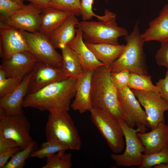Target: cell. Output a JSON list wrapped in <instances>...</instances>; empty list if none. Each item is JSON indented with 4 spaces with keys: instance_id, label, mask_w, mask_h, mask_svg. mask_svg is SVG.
<instances>
[{
    "instance_id": "83f0119b",
    "label": "cell",
    "mask_w": 168,
    "mask_h": 168,
    "mask_svg": "<svg viewBox=\"0 0 168 168\" xmlns=\"http://www.w3.org/2000/svg\"><path fill=\"white\" fill-rule=\"evenodd\" d=\"M68 149L59 143L47 141L43 142L40 148L32 154L31 157L42 159L62 150Z\"/></svg>"
},
{
    "instance_id": "d590c367",
    "label": "cell",
    "mask_w": 168,
    "mask_h": 168,
    "mask_svg": "<svg viewBox=\"0 0 168 168\" xmlns=\"http://www.w3.org/2000/svg\"><path fill=\"white\" fill-rule=\"evenodd\" d=\"M156 86L159 89V93L161 97L168 102V70L166 72L165 77L160 79Z\"/></svg>"
},
{
    "instance_id": "8992f818",
    "label": "cell",
    "mask_w": 168,
    "mask_h": 168,
    "mask_svg": "<svg viewBox=\"0 0 168 168\" xmlns=\"http://www.w3.org/2000/svg\"><path fill=\"white\" fill-rule=\"evenodd\" d=\"M92 123L105 139L112 152L119 154L124 149V134L119 121L109 113L92 108L89 111Z\"/></svg>"
},
{
    "instance_id": "4316f807",
    "label": "cell",
    "mask_w": 168,
    "mask_h": 168,
    "mask_svg": "<svg viewBox=\"0 0 168 168\" xmlns=\"http://www.w3.org/2000/svg\"><path fill=\"white\" fill-rule=\"evenodd\" d=\"M62 150L48 157L42 168H70L72 166V154Z\"/></svg>"
},
{
    "instance_id": "f546056e",
    "label": "cell",
    "mask_w": 168,
    "mask_h": 168,
    "mask_svg": "<svg viewBox=\"0 0 168 168\" xmlns=\"http://www.w3.org/2000/svg\"><path fill=\"white\" fill-rule=\"evenodd\" d=\"M52 7L73 14L81 16V0H49Z\"/></svg>"
},
{
    "instance_id": "1f68e13d",
    "label": "cell",
    "mask_w": 168,
    "mask_h": 168,
    "mask_svg": "<svg viewBox=\"0 0 168 168\" xmlns=\"http://www.w3.org/2000/svg\"><path fill=\"white\" fill-rule=\"evenodd\" d=\"M130 72L124 70L118 72H111L110 76L112 82L118 91L128 86Z\"/></svg>"
},
{
    "instance_id": "60d3db41",
    "label": "cell",
    "mask_w": 168,
    "mask_h": 168,
    "mask_svg": "<svg viewBox=\"0 0 168 168\" xmlns=\"http://www.w3.org/2000/svg\"><path fill=\"white\" fill-rule=\"evenodd\" d=\"M13 1L21 4H24V2L25 0H12Z\"/></svg>"
},
{
    "instance_id": "d4e9b609",
    "label": "cell",
    "mask_w": 168,
    "mask_h": 168,
    "mask_svg": "<svg viewBox=\"0 0 168 168\" xmlns=\"http://www.w3.org/2000/svg\"><path fill=\"white\" fill-rule=\"evenodd\" d=\"M128 86L131 89L159 93V89L153 85L151 77L148 75L130 73Z\"/></svg>"
},
{
    "instance_id": "52a82bcc",
    "label": "cell",
    "mask_w": 168,
    "mask_h": 168,
    "mask_svg": "<svg viewBox=\"0 0 168 168\" xmlns=\"http://www.w3.org/2000/svg\"><path fill=\"white\" fill-rule=\"evenodd\" d=\"M118 121L123 131L126 148L122 154H112L111 158L117 166L139 167L142 163L145 148L137 135L138 131L129 127L124 120Z\"/></svg>"
},
{
    "instance_id": "ba28073f",
    "label": "cell",
    "mask_w": 168,
    "mask_h": 168,
    "mask_svg": "<svg viewBox=\"0 0 168 168\" xmlns=\"http://www.w3.org/2000/svg\"><path fill=\"white\" fill-rule=\"evenodd\" d=\"M118 91L124 121L132 128L137 126L138 132L145 133L148 127L147 116L131 89L127 86Z\"/></svg>"
},
{
    "instance_id": "9a60e30c",
    "label": "cell",
    "mask_w": 168,
    "mask_h": 168,
    "mask_svg": "<svg viewBox=\"0 0 168 168\" xmlns=\"http://www.w3.org/2000/svg\"><path fill=\"white\" fill-rule=\"evenodd\" d=\"M38 60L28 50L16 53L7 60H3L0 68L5 72L7 77H16L23 79L33 69Z\"/></svg>"
},
{
    "instance_id": "5b68a950",
    "label": "cell",
    "mask_w": 168,
    "mask_h": 168,
    "mask_svg": "<svg viewBox=\"0 0 168 168\" xmlns=\"http://www.w3.org/2000/svg\"><path fill=\"white\" fill-rule=\"evenodd\" d=\"M68 111L49 112L45 127L47 141L56 142L68 149L79 150L82 141Z\"/></svg>"
},
{
    "instance_id": "30bf717a",
    "label": "cell",
    "mask_w": 168,
    "mask_h": 168,
    "mask_svg": "<svg viewBox=\"0 0 168 168\" xmlns=\"http://www.w3.org/2000/svg\"><path fill=\"white\" fill-rule=\"evenodd\" d=\"M22 32L26 40L28 51L38 60L55 67L63 68L62 55L57 51L48 36L39 31Z\"/></svg>"
},
{
    "instance_id": "74e56055",
    "label": "cell",
    "mask_w": 168,
    "mask_h": 168,
    "mask_svg": "<svg viewBox=\"0 0 168 168\" xmlns=\"http://www.w3.org/2000/svg\"><path fill=\"white\" fill-rule=\"evenodd\" d=\"M17 147L13 140L0 136V153Z\"/></svg>"
},
{
    "instance_id": "e0dca14e",
    "label": "cell",
    "mask_w": 168,
    "mask_h": 168,
    "mask_svg": "<svg viewBox=\"0 0 168 168\" xmlns=\"http://www.w3.org/2000/svg\"><path fill=\"white\" fill-rule=\"evenodd\" d=\"M137 135L148 155L168 148V125L161 123L148 133L138 132Z\"/></svg>"
},
{
    "instance_id": "5bb4252c",
    "label": "cell",
    "mask_w": 168,
    "mask_h": 168,
    "mask_svg": "<svg viewBox=\"0 0 168 168\" xmlns=\"http://www.w3.org/2000/svg\"><path fill=\"white\" fill-rule=\"evenodd\" d=\"M68 77L63 68L55 67L38 60L32 70L28 94L36 92L51 83Z\"/></svg>"
},
{
    "instance_id": "603a6c76",
    "label": "cell",
    "mask_w": 168,
    "mask_h": 168,
    "mask_svg": "<svg viewBox=\"0 0 168 168\" xmlns=\"http://www.w3.org/2000/svg\"><path fill=\"white\" fill-rule=\"evenodd\" d=\"M85 42L96 58L109 67L120 56L125 47V45L119 44Z\"/></svg>"
},
{
    "instance_id": "9c48e42d",
    "label": "cell",
    "mask_w": 168,
    "mask_h": 168,
    "mask_svg": "<svg viewBox=\"0 0 168 168\" xmlns=\"http://www.w3.org/2000/svg\"><path fill=\"white\" fill-rule=\"evenodd\" d=\"M30 124L23 114H6L0 118V136L14 141L22 150L33 141Z\"/></svg>"
},
{
    "instance_id": "7c38bea8",
    "label": "cell",
    "mask_w": 168,
    "mask_h": 168,
    "mask_svg": "<svg viewBox=\"0 0 168 168\" xmlns=\"http://www.w3.org/2000/svg\"><path fill=\"white\" fill-rule=\"evenodd\" d=\"M0 55L7 60L18 52L28 50V46L22 31L3 21L0 24Z\"/></svg>"
},
{
    "instance_id": "f35d334b",
    "label": "cell",
    "mask_w": 168,
    "mask_h": 168,
    "mask_svg": "<svg viewBox=\"0 0 168 168\" xmlns=\"http://www.w3.org/2000/svg\"><path fill=\"white\" fill-rule=\"evenodd\" d=\"M29 2L30 3L40 9L51 7L49 0H25Z\"/></svg>"
},
{
    "instance_id": "836d02e7",
    "label": "cell",
    "mask_w": 168,
    "mask_h": 168,
    "mask_svg": "<svg viewBox=\"0 0 168 168\" xmlns=\"http://www.w3.org/2000/svg\"><path fill=\"white\" fill-rule=\"evenodd\" d=\"M94 0H81V16L83 21H89L93 17H96L99 20L101 16L94 13L92 10V6Z\"/></svg>"
},
{
    "instance_id": "3957f363",
    "label": "cell",
    "mask_w": 168,
    "mask_h": 168,
    "mask_svg": "<svg viewBox=\"0 0 168 168\" xmlns=\"http://www.w3.org/2000/svg\"><path fill=\"white\" fill-rule=\"evenodd\" d=\"M75 27L82 31L85 42L92 43L119 44L118 39L128 34L125 28L118 26L116 15L107 9L98 21H79Z\"/></svg>"
},
{
    "instance_id": "6da1fadb",
    "label": "cell",
    "mask_w": 168,
    "mask_h": 168,
    "mask_svg": "<svg viewBox=\"0 0 168 168\" xmlns=\"http://www.w3.org/2000/svg\"><path fill=\"white\" fill-rule=\"evenodd\" d=\"M77 79L68 77L25 96L23 106L50 112L68 111L76 93Z\"/></svg>"
},
{
    "instance_id": "484cf974",
    "label": "cell",
    "mask_w": 168,
    "mask_h": 168,
    "mask_svg": "<svg viewBox=\"0 0 168 168\" xmlns=\"http://www.w3.org/2000/svg\"><path fill=\"white\" fill-rule=\"evenodd\" d=\"M36 141H33L24 149L15 153L3 168H22L26 161L31 157L32 154L38 149Z\"/></svg>"
},
{
    "instance_id": "7402d4cb",
    "label": "cell",
    "mask_w": 168,
    "mask_h": 168,
    "mask_svg": "<svg viewBox=\"0 0 168 168\" xmlns=\"http://www.w3.org/2000/svg\"><path fill=\"white\" fill-rule=\"evenodd\" d=\"M71 14L52 7L42 9L39 31L49 36Z\"/></svg>"
},
{
    "instance_id": "f1b7e54d",
    "label": "cell",
    "mask_w": 168,
    "mask_h": 168,
    "mask_svg": "<svg viewBox=\"0 0 168 168\" xmlns=\"http://www.w3.org/2000/svg\"><path fill=\"white\" fill-rule=\"evenodd\" d=\"M143 160L139 168H150L168 162V148L148 155L143 154Z\"/></svg>"
},
{
    "instance_id": "4dcf8cb0",
    "label": "cell",
    "mask_w": 168,
    "mask_h": 168,
    "mask_svg": "<svg viewBox=\"0 0 168 168\" xmlns=\"http://www.w3.org/2000/svg\"><path fill=\"white\" fill-rule=\"evenodd\" d=\"M22 80L16 77H7L5 71L0 68V97L13 91L20 85Z\"/></svg>"
},
{
    "instance_id": "277c9868",
    "label": "cell",
    "mask_w": 168,
    "mask_h": 168,
    "mask_svg": "<svg viewBox=\"0 0 168 168\" xmlns=\"http://www.w3.org/2000/svg\"><path fill=\"white\" fill-rule=\"evenodd\" d=\"M125 48L120 56L110 67L111 72L127 70L130 73L148 74L147 66L143 46L144 41L137 22L132 32L125 36Z\"/></svg>"
},
{
    "instance_id": "7a4b0ae2",
    "label": "cell",
    "mask_w": 168,
    "mask_h": 168,
    "mask_svg": "<svg viewBox=\"0 0 168 168\" xmlns=\"http://www.w3.org/2000/svg\"><path fill=\"white\" fill-rule=\"evenodd\" d=\"M110 67L104 65L93 71L91 100L92 108L106 111L118 121L124 120L118 91L111 79Z\"/></svg>"
},
{
    "instance_id": "d6986e66",
    "label": "cell",
    "mask_w": 168,
    "mask_h": 168,
    "mask_svg": "<svg viewBox=\"0 0 168 168\" xmlns=\"http://www.w3.org/2000/svg\"><path fill=\"white\" fill-rule=\"evenodd\" d=\"M141 35L145 42H168V4L163 7L156 18L149 22L148 28Z\"/></svg>"
},
{
    "instance_id": "e575fe53",
    "label": "cell",
    "mask_w": 168,
    "mask_h": 168,
    "mask_svg": "<svg viewBox=\"0 0 168 168\" xmlns=\"http://www.w3.org/2000/svg\"><path fill=\"white\" fill-rule=\"evenodd\" d=\"M155 59L158 65L165 67L168 70V42L161 43L156 53Z\"/></svg>"
},
{
    "instance_id": "2e32d148",
    "label": "cell",
    "mask_w": 168,
    "mask_h": 168,
    "mask_svg": "<svg viewBox=\"0 0 168 168\" xmlns=\"http://www.w3.org/2000/svg\"><path fill=\"white\" fill-rule=\"evenodd\" d=\"M93 71L87 70L77 79L75 99L71 105L72 109L82 114L92 108L91 91Z\"/></svg>"
},
{
    "instance_id": "cb8c5ba5",
    "label": "cell",
    "mask_w": 168,
    "mask_h": 168,
    "mask_svg": "<svg viewBox=\"0 0 168 168\" xmlns=\"http://www.w3.org/2000/svg\"><path fill=\"white\" fill-rule=\"evenodd\" d=\"M61 49L63 68L68 77L77 79L84 71L77 55L68 45Z\"/></svg>"
},
{
    "instance_id": "ffe728a7",
    "label": "cell",
    "mask_w": 168,
    "mask_h": 168,
    "mask_svg": "<svg viewBox=\"0 0 168 168\" xmlns=\"http://www.w3.org/2000/svg\"><path fill=\"white\" fill-rule=\"evenodd\" d=\"M82 31L77 29L75 38L68 44L69 46L77 54L84 71H94L105 65L99 61L84 42Z\"/></svg>"
},
{
    "instance_id": "ac0fdd59",
    "label": "cell",
    "mask_w": 168,
    "mask_h": 168,
    "mask_svg": "<svg viewBox=\"0 0 168 168\" xmlns=\"http://www.w3.org/2000/svg\"><path fill=\"white\" fill-rule=\"evenodd\" d=\"M32 70L24 77L21 83L14 90L0 97V107L5 110L7 114H24L22 110L23 102L28 94V85Z\"/></svg>"
},
{
    "instance_id": "4fadbf2b",
    "label": "cell",
    "mask_w": 168,
    "mask_h": 168,
    "mask_svg": "<svg viewBox=\"0 0 168 168\" xmlns=\"http://www.w3.org/2000/svg\"><path fill=\"white\" fill-rule=\"evenodd\" d=\"M42 11V9L30 3L25 5L0 21L21 30L34 33L39 31Z\"/></svg>"
},
{
    "instance_id": "ab89813d",
    "label": "cell",
    "mask_w": 168,
    "mask_h": 168,
    "mask_svg": "<svg viewBox=\"0 0 168 168\" xmlns=\"http://www.w3.org/2000/svg\"><path fill=\"white\" fill-rule=\"evenodd\" d=\"M154 168H168V162L162 163L156 166L153 167Z\"/></svg>"
},
{
    "instance_id": "8d00e7d4",
    "label": "cell",
    "mask_w": 168,
    "mask_h": 168,
    "mask_svg": "<svg viewBox=\"0 0 168 168\" xmlns=\"http://www.w3.org/2000/svg\"><path fill=\"white\" fill-rule=\"evenodd\" d=\"M21 150L20 147H17L0 153V168H3L9 159Z\"/></svg>"
},
{
    "instance_id": "d6a6232c",
    "label": "cell",
    "mask_w": 168,
    "mask_h": 168,
    "mask_svg": "<svg viewBox=\"0 0 168 168\" xmlns=\"http://www.w3.org/2000/svg\"><path fill=\"white\" fill-rule=\"evenodd\" d=\"M25 5L12 0H0V20L6 18Z\"/></svg>"
},
{
    "instance_id": "44dd1931",
    "label": "cell",
    "mask_w": 168,
    "mask_h": 168,
    "mask_svg": "<svg viewBox=\"0 0 168 168\" xmlns=\"http://www.w3.org/2000/svg\"><path fill=\"white\" fill-rule=\"evenodd\" d=\"M79 22L76 16L71 14L48 36L55 49H61L74 39L77 30L75 26Z\"/></svg>"
},
{
    "instance_id": "8fae6325",
    "label": "cell",
    "mask_w": 168,
    "mask_h": 168,
    "mask_svg": "<svg viewBox=\"0 0 168 168\" xmlns=\"http://www.w3.org/2000/svg\"><path fill=\"white\" fill-rule=\"evenodd\" d=\"M147 115L148 127L152 130L165 123L164 113L168 111V102L159 93L131 89Z\"/></svg>"
}]
</instances>
